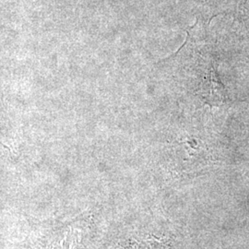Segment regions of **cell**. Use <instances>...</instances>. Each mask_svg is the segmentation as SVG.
Masks as SVG:
<instances>
[{
	"mask_svg": "<svg viewBox=\"0 0 249 249\" xmlns=\"http://www.w3.org/2000/svg\"><path fill=\"white\" fill-rule=\"evenodd\" d=\"M223 84L218 80L216 75L212 72L211 76L207 79L203 91L207 103L210 105H221L225 100V93Z\"/></svg>",
	"mask_w": 249,
	"mask_h": 249,
	"instance_id": "obj_1",
	"label": "cell"
}]
</instances>
